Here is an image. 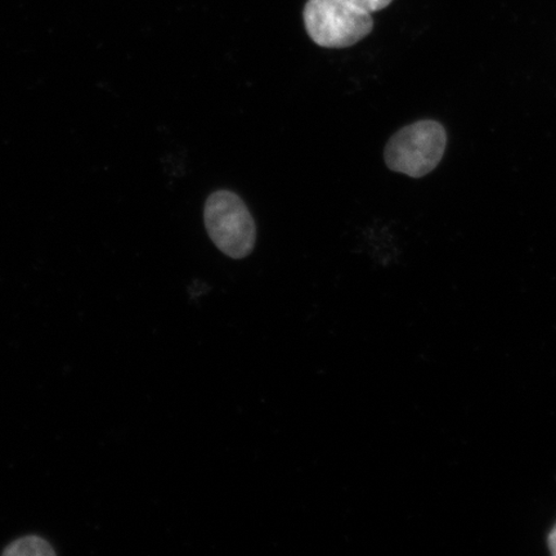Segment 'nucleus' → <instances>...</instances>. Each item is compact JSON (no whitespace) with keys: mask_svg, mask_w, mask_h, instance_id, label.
<instances>
[{"mask_svg":"<svg viewBox=\"0 0 556 556\" xmlns=\"http://www.w3.org/2000/svg\"><path fill=\"white\" fill-rule=\"evenodd\" d=\"M447 131L435 121H420L403 127L389 139L384 160L389 169L422 178L442 162Z\"/></svg>","mask_w":556,"mask_h":556,"instance_id":"obj_1","label":"nucleus"},{"mask_svg":"<svg viewBox=\"0 0 556 556\" xmlns=\"http://www.w3.org/2000/svg\"><path fill=\"white\" fill-rule=\"evenodd\" d=\"M303 18L309 38L331 50L357 45L374 29L371 13L348 0H308Z\"/></svg>","mask_w":556,"mask_h":556,"instance_id":"obj_2","label":"nucleus"},{"mask_svg":"<svg viewBox=\"0 0 556 556\" xmlns=\"http://www.w3.org/2000/svg\"><path fill=\"white\" fill-rule=\"evenodd\" d=\"M204 220L208 238L232 260L247 258L256 242L253 215L239 194L220 190L207 198Z\"/></svg>","mask_w":556,"mask_h":556,"instance_id":"obj_3","label":"nucleus"},{"mask_svg":"<svg viewBox=\"0 0 556 556\" xmlns=\"http://www.w3.org/2000/svg\"><path fill=\"white\" fill-rule=\"evenodd\" d=\"M4 555H54L50 542L39 536H25L13 541Z\"/></svg>","mask_w":556,"mask_h":556,"instance_id":"obj_4","label":"nucleus"},{"mask_svg":"<svg viewBox=\"0 0 556 556\" xmlns=\"http://www.w3.org/2000/svg\"><path fill=\"white\" fill-rule=\"evenodd\" d=\"M348 2L358 7L361 10L372 13L387 9L393 0H348Z\"/></svg>","mask_w":556,"mask_h":556,"instance_id":"obj_5","label":"nucleus"},{"mask_svg":"<svg viewBox=\"0 0 556 556\" xmlns=\"http://www.w3.org/2000/svg\"><path fill=\"white\" fill-rule=\"evenodd\" d=\"M548 547H551L552 553L556 555V526L554 527L551 536H548Z\"/></svg>","mask_w":556,"mask_h":556,"instance_id":"obj_6","label":"nucleus"}]
</instances>
